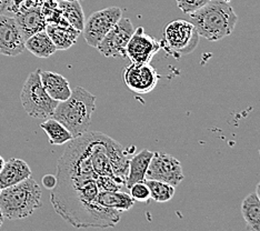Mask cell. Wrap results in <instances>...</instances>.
<instances>
[{"label": "cell", "mask_w": 260, "mask_h": 231, "mask_svg": "<svg viewBox=\"0 0 260 231\" xmlns=\"http://www.w3.org/2000/svg\"><path fill=\"white\" fill-rule=\"evenodd\" d=\"M146 185L148 186L150 191V199L156 203H167L171 200L175 195V187L159 180H145Z\"/></svg>", "instance_id": "obj_22"}, {"label": "cell", "mask_w": 260, "mask_h": 231, "mask_svg": "<svg viewBox=\"0 0 260 231\" xmlns=\"http://www.w3.org/2000/svg\"><path fill=\"white\" fill-rule=\"evenodd\" d=\"M43 185L46 189H54L57 185V178L54 175H46L43 178Z\"/></svg>", "instance_id": "obj_26"}, {"label": "cell", "mask_w": 260, "mask_h": 231, "mask_svg": "<svg viewBox=\"0 0 260 231\" xmlns=\"http://www.w3.org/2000/svg\"><path fill=\"white\" fill-rule=\"evenodd\" d=\"M40 79L47 93L58 103L68 99L73 92L68 80L57 73L40 70Z\"/></svg>", "instance_id": "obj_13"}, {"label": "cell", "mask_w": 260, "mask_h": 231, "mask_svg": "<svg viewBox=\"0 0 260 231\" xmlns=\"http://www.w3.org/2000/svg\"><path fill=\"white\" fill-rule=\"evenodd\" d=\"M256 194H257V197H258V199L260 200V182L258 183L257 185V187H256V192H255Z\"/></svg>", "instance_id": "obj_28"}, {"label": "cell", "mask_w": 260, "mask_h": 231, "mask_svg": "<svg viewBox=\"0 0 260 231\" xmlns=\"http://www.w3.org/2000/svg\"><path fill=\"white\" fill-rule=\"evenodd\" d=\"M32 2H34L35 4H36L37 6H39V7H40V5H41V4H43V2H44V0H32Z\"/></svg>", "instance_id": "obj_31"}, {"label": "cell", "mask_w": 260, "mask_h": 231, "mask_svg": "<svg viewBox=\"0 0 260 231\" xmlns=\"http://www.w3.org/2000/svg\"><path fill=\"white\" fill-rule=\"evenodd\" d=\"M94 110L96 96L85 88L76 87L68 99L58 103L52 118L61 122L77 138L88 131Z\"/></svg>", "instance_id": "obj_2"}, {"label": "cell", "mask_w": 260, "mask_h": 231, "mask_svg": "<svg viewBox=\"0 0 260 231\" xmlns=\"http://www.w3.org/2000/svg\"><path fill=\"white\" fill-rule=\"evenodd\" d=\"M189 17L199 35L209 41L228 37L238 22V16L226 0H211Z\"/></svg>", "instance_id": "obj_1"}, {"label": "cell", "mask_w": 260, "mask_h": 231, "mask_svg": "<svg viewBox=\"0 0 260 231\" xmlns=\"http://www.w3.org/2000/svg\"><path fill=\"white\" fill-rule=\"evenodd\" d=\"M63 17L70 26L79 31H82L85 26V14L79 0H61L59 3Z\"/></svg>", "instance_id": "obj_21"}, {"label": "cell", "mask_w": 260, "mask_h": 231, "mask_svg": "<svg viewBox=\"0 0 260 231\" xmlns=\"http://www.w3.org/2000/svg\"><path fill=\"white\" fill-rule=\"evenodd\" d=\"M98 203L104 208L114 209L120 212L130 210L135 205V200L132 195L122 190L117 191H100L98 195Z\"/></svg>", "instance_id": "obj_17"}, {"label": "cell", "mask_w": 260, "mask_h": 231, "mask_svg": "<svg viewBox=\"0 0 260 231\" xmlns=\"http://www.w3.org/2000/svg\"><path fill=\"white\" fill-rule=\"evenodd\" d=\"M31 177V169L22 159L11 158L5 161L0 171V190L5 188L15 186Z\"/></svg>", "instance_id": "obj_12"}, {"label": "cell", "mask_w": 260, "mask_h": 231, "mask_svg": "<svg viewBox=\"0 0 260 231\" xmlns=\"http://www.w3.org/2000/svg\"><path fill=\"white\" fill-rule=\"evenodd\" d=\"M15 20L25 39L41 30H46L47 21L41 13L40 7H35L25 13L15 15Z\"/></svg>", "instance_id": "obj_14"}, {"label": "cell", "mask_w": 260, "mask_h": 231, "mask_svg": "<svg viewBox=\"0 0 260 231\" xmlns=\"http://www.w3.org/2000/svg\"><path fill=\"white\" fill-rule=\"evenodd\" d=\"M130 195L135 201L143 204H149L150 201V191L148 186L146 185V182H137L135 183L133 187L129 188Z\"/></svg>", "instance_id": "obj_24"}, {"label": "cell", "mask_w": 260, "mask_h": 231, "mask_svg": "<svg viewBox=\"0 0 260 231\" xmlns=\"http://www.w3.org/2000/svg\"><path fill=\"white\" fill-rule=\"evenodd\" d=\"M25 46L26 49L30 51L32 55L43 59L49 58L57 51L56 46L46 30H41L26 39Z\"/></svg>", "instance_id": "obj_18"}, {"label": "cell", "mask_w": 260, "mask_h": 231, "mask_svg": "<svg viewBox=\"0 0 260 231\" xmlns=\"http://www.w3.org/2000/svg\"><path fill=\"white\" fill-rule=\"evenodd\" d=\"M159 77L150 63H132L123 70V81L129 90L145 94L156 88Z\"/></svg>", "instance_id": "obj_9"}, {"label": "cell", "mask_w": 260, "mask_h": 231, "mask_svg": "<svg viewBox=\"0 0 260 231\" xmlns=\"http://www.w3.org/2000/svg\"><path fill=\"white\" fill-rule=\"evenodd\" d=\"M241 213L248 230L260 231V200L255 192L248 194L242 201Z\"/></svg>", "instance_id": "obj_19"}, {"label": "cell", "mask_w": 260, "mask_h": 231, "mask_svg": "<svg viewBox=\"0 0 260 231\" xmlns=\"http://www.w3.org/2000/svg\"><path fill=\"white\" fill-rule=\"evenodd\" d=\"M161 49V41H158L145 32L143 27L135 29L126 48V56L133 63H149L153 56Z\"/></svg>", "instance_id": "obj_10"}, {"label": "cell", "mask_w": 260, "mask_h": 231, "mask_svg": "<svg viewBox=\"0 0 260 231\" xmlns=\"http://www.w3.org/2000/svg\"><path fill=\"white\" fill-rule=\"evenodd\" d=\"M20 102L27 114L35 119H49L54 116L58 102L52 99L41 84L40 69L29 74L20 93Z\"/></svg>", "instance_id": "obj_4"}, {"label": "cell", "mask_w": 260, "mask_h": 231, "mask_svg": "<svg viewBox=\"0 0 260 231\" xmlns=\"http://www.w3.org/2000/svg\"><path fill=\"white\" fill-rule=\"evenodd\" d=\"M79 2H80V0H79Z\"/></svg>", "instance_id": "obj_32"}, {"label": "cell", "mask_w": 260, "mask_h": 231, "mask_svg": "<svg viewBox=\"0 0 260 231\" xmlns=\"http://www.w3.org/2000/svg\"><path fill=\"white\" fill-rule=\"evenodd\" d=\"M46 31L48 34L57 50H67L76 44L81 31L77 30L73 26L47 25Z\"/></svg>", "instance_id": "obj_16"}, {"label": "cell", "mask_w": 260, "mask_h": 231, "mask_svg": "<svg viewBox=\"0 0 260 231\" xmlns=\"http://www.w3.org/2000/svg\"><path fill=\"white\" fill-rule=\"evenodd\" d=\"M135 29L129 18L121 17L98 44L97 49L107 58L127 57L126 48Z\"/></svg>", "instance_id": "obj_7"}, {"label": "cell", "mask_w": 260, "mask_h": 231, "mask_svg": "<svg viewBox=\"0 0 260 231\" xmlns=\"http://www.w3.org/2000/svg\"><path fill=\"white\" fill-rule=\"evenodd\" d=\"M43 191L34 178L0 190V210L5 219L18 220L32 216L41 207Z\"/></svg>", "instance_id": "obj_3"}, {"label": "cell", "mask_w": 260, "mask_h": 231, "mask_svg": "<svg viewBox=\"0 0 260 231\" xmlns=\"http://www.w3.org/2000/svg\"><path fill=\"white\" fill-rule=\"evenodd\" d=\"M146 179L164 181L174 187L178 186L184 180V173L179 160L168 153L153 152L146 173Z\"/></svg>", "instance_id": "obj_8"}, {"label": "cell", "mask_w": 260, "mask_h": 231, "mask_svg": "<svg viewBox=\"0 0 260 231\" xmlns=\"http://www.w3.org/2000/svg\"><path fill=\"white\" fill-rule=\"evenodd\" d=\"M40 128L48 136L51 145L61 146L74 139V136L70 134L69 130L61 122H59L52 117L41 123Z\"/></svg>", "instance_id": "obj_20"}, {"label": "cell", "mask_w": 260, "mask_h": 231, "mask_svg": "<svg viewBox=\"0 0 260 231\" xmlns=\"http://www.w3.org/2000/svg\"><path fill=\"white\" fill-rule=\"evenodd\" d=\"M161 48L175 58L189 55L198 47L200 35L193 23L187 20H175L165 28Z\"/></svg>", "instance_id": "obj_5"}, {"label": "cell", "mask_w": 260, "mask_h": 231, "mask_svg": "<svg viewBox=\"0 0 260 231\" xmlns=\"http://www.w3.org/2000/svg\"><path fill=\"white\" fill-rule=\"evenodd\" d=\"M4 164H5V159L3 158V156H0V171H2Z\"/></svg>", "instance_id": "obj_30"}, {"label": "cell", "mask_w": 260, "mask_h": 231, "mask_svg": "<svg viewBox=\"0 0 260 231\" xmlns=\"http://www.w3.org/2000/svg\"><path fill=\"white\" fill-rule=\"evenodd\" d=\"M122 17V10L119 7H108L94 11L85 21L82 34L86 43L93 48L104 39L115 23Z\"/></svg>", "instance_id": "obj_6"}, {"label": "cell", "mask_w": 260, "mask_h": 231, "mask_svg": "<svg viewBox=\"0 0 260 231\" xmlns=\"http://www.w3.org/2000/svg\"><path fill=\"white\" fill-rule=\"evenodd\" d=\"M153 156V152L148 149H144L132 159H129L128 174L126 177V188L129 189L135 183L144 182L146 180V173L149 167L150 160Z\"/></svg>", "instance_id": "obj_15"}, {"label": "cell", "mask_w": 260, "mask_h": 231, "mask_svg": "<svg viewBox=\"0 0 260 231\" xmlns=\"http://www.w3.org/2000/svg\"><path fill=\"white\" fill-rule=\"evenodd\" d=\"M177 6L184 14H190L202 8L203 6L207 5L211 0H176Z\"/></svg>", "instance_id": "obj_25"}, {"label": "cell", "mask_w": 260, "mask_h": 231, "mask_svg": "<svg viewBox=\"0 0 260 231\" xmlns=\"http://www.w3.org/2000/svg\"><path fill=\"white\" fill-rule=\"evenodd\" d=\"M26 39L17 25L15 17L0 15V55L17 57L26 49Z\"/></svg>", "instance_id": "obj_11"}, {"label": "cell", "mask_w": 260, "mask_h": 231, "mask_svg": "<svg viewBox=\"0 0 260 231\" xmlns=\"http://www.w3.org/2000/svg\"><path fill=\"white\" fill-rule=\"evenodd\" d=\"M40 10L45 17L47 25L70 26L62 15L59 3L56 0H44L43 4L40 5Z\"/></svg>", "instance_id": "obj_23"}, {"label": "cell", "mask_w": 260, "mask_h": 231, "mask_svg": "<svg viewBox=\"0 0 260 231\" xmlns=\"http://www.w3.org/2000/svg\"><path fill=\"white\" fill-rule=\"evenodd\" d=\"M4 220H5V218H4V216H3V212H2V210H0V228L3 227Z\"/></svg>", "instance_id": "obj_29"}, {"label": "cell", "mask_w": 260, "mask_h": 231, "mask_svg": "<svg viewBox=\"0 0 260 231\" xmlns=\"http://www.w3.org/2000/svg\"><path fill=\"white\" fill-rule=\"evenodd\" d=\"M11 4H13V0H0V15L9 13Z\"/></svg>", "instance_id": "obj_27"}]
</instances>
